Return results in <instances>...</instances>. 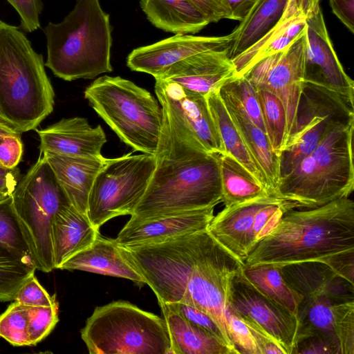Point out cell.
<instances>
[{
	"label": "cell",
	"mask_w": 354,
	"mask_h": 354,
	"mask_svg": "<svg viewBox=\"0 0 354 354\" xmlns=\"http://www.w3.org/2000/svg\"><path fill=\"white\" fill-rule=\"evenodd\" d=\"M218 160L222 202L225 207L270 195L234 158L224 153L218 155Z\"/></svg>",
	"instance_id": "cell-30"
},
{
	"label": "cell",
	"mask_w": 354,
	"mask_h": 354,
	"mask_svg": "<svg viewBox=\"0 0 354 354\" xmlns=\"http://www.w3.org/2000/svg\"><path fill=\"white\" fill-rule=\"evenodd\" d=\"M156 166L154 155L132 152L109 158L91 189L86 215L97 229L113 218L131 216L147 189Z\"/></svg>",
	"instance_id": "cell-11"
},
{
	"label": "cell",
	"mask_w": 354,
	"mask_h": 354,
	"mask_svg": "<svg viewBox=\"0 0 354 354\" xmlns=\"http://www.w3.org/2000/svg\"><path fill=\"white\" fill-rule=\"evenodd\" d=\"M113 28L100 0H77L59 23L48 22L45 66L66 81L93 79L111 73Z\"/></svg>",
	"instance_id": "cell-5"
},
{
	"label": "cell",
	"mask_w": 354,
	"mask_h": 354,
	"mask_svg": "<svg viewBox=\"0 0 354 354\" xmlns=\"http://www.w3.org/2000/svg\"><path fill=\"white\" fill-rule=\"evenodd\" d=\"M230 339L239 353L258 354L252 334L246 323L230 308L227 313Z\"/></svg>",
	"instance_id": "cell-38"
},
{
	"label": "cell",
	"mask_w": 354,
	"mask_h": 354,
	"mask_svg": "<svg viewBox=\"0 0 354 354\" xmlns=\"http://www.w3.org/2000/svg\"><path fill=\"white\" fill-rule=\"evenodd\" d=\"M212 236L207 230L133 248L123 255L162 303L181 302L189 274Z\"/></svg>",
	"instance_id": "cell-10"
},
{
	"label": "cell",
	"mask_w": 354,
	"mask_h": 354,
	"mask_svg": "<svg viewBox=\"0 0 354 354\" xmlns=\"http://www.w3.org/2000/svg\"><path fill=\"white\" fill-rule=\"evenodd\" d=\"M232 35L221 37L176 34L150 45L133 49L127 57L133 71L160 77L174 64L209 50H229Z\"/></svg>",
	"instance_id": "cell-17"
},
{
	"label": "cell",
	"mask_w": 354,
	"mask_h": 354,
	"mask_svg": "<svg viewBox=\"0 0 354 354\" xmlns=\"http://www.w3.org/2000/svg\"><path fill=\"white\" fill-rule=\"evenodd\" d=\"M288 2L289 0H257L230 33V59L242 54L265 37L281 20Z\"/></svg>",
	"instance_id": "cell-27"
},
{
	"label": "cell",
	"mask_w": 354,
	"mask_h": 354,
	"mask_svg": "<svg viewBox=\"0 0 354 354\" xmlns=\"http://www.w3.org/2000/svg\"><path fill=\"white\" fill-rule=\"evenodd\" d=\"M81 337L91 354H171L165 319L126 301L96 307Z\"/></svg>",
	"instance_id": "cell-8"
},
{
	"label": "cell",
	"mask_w": 354,
	"mask_h": 354,
	"mask_svg": "<svg viewBox=\"0 0 354 354\" xmlns=\"http://www.w3.org/2000/svg\"><path fill=\"white\" fill-rule=\"evenodd\" d=\"M243 270L234 279L230 308L242 319L267 332L286 354H293L297 342V316L259 290L245 276Z\"/></svg>",
	"instance_id": "cell-15"
},
{
	"label": "cell",
	"mask_w": 354,
	"mask_h": 354,
	"mask_svg": "<svg viewBox=\"0 0 354 354\" xmlns=\"http://www.w3.org/2000/svg\"><path fill=\"white\" fill-rule=\"evenodd\" d=\"M242 319L246 323L252 334L258 354H286L281 345L263 329L249 321Z\"/></svg>",
	"instance_id": "cell-43"
},
{
	"label": "cell",
	"mask_w": 354,
	"mask_h": 354,
	"mask_svg": "<svg viewBox=\"0 0 354 354\" xmlns=\"http://www.w3.org/2000/svg\"><path fill=\"white\" fill-rule=\"evenodd\" d=\"M155 80L157 98L169 104L203 147L212 153H225L205 96L170 81Z\"/></svg>",
	"instance_id": "cell-19"
},
{
	"label": "cell",
	"mask_w": 354,
	"mask_h": 354,
	"mask_svg": "<svg viewBox=\"0 0 354 354\" xmlns=\"http://www.w3.org/2000/svg\"><path fill=\"white\" fill-rule=\"evenodd\" d=\"M219 92L236 103L250 120L266 133L257 89L246 77L234 75L223 84Z\"/></svg>",
	"instance_id": "cell-35"
},
{
	"label": "cell",
	"mask_w": 354,
	"mask_h": 354,
	"mask_svg": "<svg viewBox=\"0 0 354 354\" xmlns=\"http://www.w3.org/2000/svg\"><path fill=\"white\" fill-rule=\"evenodd\" d=\"M219 90L212 91L205 97L225 153L239 162L270 195L273 196L263 172L252 156L232 120Z\"/></svg>",
	"instance_id": "cell-29"
},
{
	"label": "cell",
	"mask_w": 354,
	"mask_h": 354,
	"mask_svg": "<svg viewBox=\"0 0 354 354\" xmlns=\"http://www.w3.org/2000/svg\"><path fill=\"white\" fill-rule=\"evenodd\" d=\"M140 8L156 28L175 34H195L209 24L189 0H140Z\"/></svg>",
	"instance_id": "cell-28"
},
{
	"label": "cell",
	"mask_w": 354,
	"mask_h": 354,
	"mask_svg": "<svg viewBox=\"0 0 354 354\" xmlns=\"http://www.w3.org/2000/svg\"><path fill=\"white\" fill-rule=\"evenodd\" d=\"M354 122L337 125L279 183L276 196L312 208L349 197L354 189Z\"/></svg>",
	"instance_id": "cell-6"
},
{
	"label": "cell",
	"mask_w": 354,
	"mask_h": 354,
	"mask_svg": "<svg viewBox=\"0 0 354 354\" xmlns=\"http://www.w3.org/2000/svg\"><path fill=\"white\" fill-rule=\"evenodd\" d=\"M33 265L24 261L0 244V301H10L22 284L35 274Z\"/></svg>",
	"instance_id": "cell-34"
},
{
	"label": "cell",
	"mask_w": 354,
	"mask_h": 354,
	"mask_svg": "<svg viewBox=\"0 0 354 354\" xmlns=\"http://www.w3.org/2000/svg\"><path fill=\"white\" fill-rule=\"evenodd\" d=\"M221 97L245 145L263 172L272 195L276 196L281 178L280 157L272 151L266 133L250 120L246 113L231 99Z\"/></svg>",
	"instance_id": "cell-25"
},
{
	"label": "cell",
	"mask_w": 354,
	"mask_h": 354,
	"mask_svg": "<svg viewBox=\"0 0 354 354\" xmlns=\"http://www.w3.org/2000/svg\"><path fill=\"white\" fill-rule=\"evenodd\" d=\"M54 98L42 55L19 27L0 19V120L20 133L35 129Z\"/></svg>",
	"instance_id": "cell-4"
},
{
	"label": "cell",
	"mask_w": 354,
	"mask_h": 354,
	"mask_svg": "<svg viewBox=\"0 0 354 354\" xmlns=\"http://www.w3.org/2000/svg\"><path fill=\"white\" fill-rule=\"evenodd\" d=\"M305 262L324 263L353 283L354 202L349 197L287 211L244 266L281 268Z\"/></svg>",
	"instance_id": "cell-2"
},
{
	"label": "cell",
	"mask_w": 354,
	"mask_h": 354,
	"mask_svg": "<svg viewBox=\"0 0 354 354\" xmlns=\"http://www.w3.org/2000/svg\"><path fill=\"white\" fill-rule=\"evenodd\" d=\"M84 95L122 142L134 151L156 153L163 121L158 98L129 80L108 75L94 80Z\"/></svg>",
	"instance_id": "cell-7"
},
{
	"label": "cell",
	"mask_w": 354,
	"mask_h": 354,
	"mask_svg": "<svg viewBox=\"0 0 354 354\" xmlns=\"http://www.w3.org/2000/svg\"><path fill=\"white\" fill-rule=\"evenodd\" d=\"M234 75L235 68L228 50H209L174 64L157 78L206 96L219 90Z\"/></svg>",
	"instance_id": "cell-20"
},
{
	"label": "cell",
	"mask_w": 354,
	"mask_h": 354,
	"mask_svg": "<svg viewBox=\"0 0 354 354\" xmlns=\"http://www.w3.org/2000/svg\"><path fill=\"white\" fill-rule=\"evenodd\" d=\"M19 169L16 167L15 169H7L2 166H0V177L7 178L14 176H19Z\"/></svg>",
	"instance_id": "cell-49"
},
{
	"label": "cell",
	"mask_w": 354,
	"mask_h": 354,
	"mask_svg": "<svg viewBox=\"0 0 354 354\" xmlns=\"http://www.w3.org/2000/svg\"><path fill=\"white\" fill-rule=\"evenodd\" d=\"M59 269L86 271L129 279L138 286L145 284L142 277L123 255L115 240L100 234L91 245L68 258Z\"/></svg>",
	"instance_id": "cell-23"
},
{
	"label": "cell",
	"mask_w": 354,
	"mask_h": 354,
	"mask_svg": "<svg viewBox=\"0 0 354 354\" xmlns=\"http://www.w3.org/2000/svg\"><path fill=\"white\" fill-rule=\"evenodd\" d=\"M19 176L0 177V201L11 196L18 183Z\"/></svg>",
	"instance_id": "cell-47"
},
{
	"label": "cell",
	"mask_w": 354,
	"mask_h": 354,
	"mask_svg": "<svg viewBox=\"0 0 354 354\" xmlns=\"http://www.w3.org/2000/svg\"><path fill=\"white\" fill-rule=\"evenodd\" d=\"M40 153L53 152L71 156H101L106 142V134L100 125L93 127L86 118H63L41 130Z\"/></svg>",
	"instance_id": "cell-21"
},
{
	"label": "cell",
	"mask_w": 354,
	"mask_h": 354,
	"mask_svg": "<svg viewBox=\"0 0 354 354\" xmlns=\"http://www.w3.org/2000/svg\"><path fill=\"white\" fill-rule=\"evenodd\" d=\"M207 19L209 23L226 19L221 0H189Z\"/></svg>",
	"instance_id": "cell-45"
},
{
	"label": "cell",
	"mask_w": 354,
	"mask_h": 354,
	"mask_svg": "<svg viewBox=\"0 0 354 354\" xmlns=\"http://www.w3.org/2000/svg\"><path fill=\"white\" fill-rule=\"evenodd\" d=\"M295 203L266 195L225 207L214 216L207 230L243 262L259 243L277 226Z\"/></svg>",
	"instance_id": "cell-13"
},
{
	"label": "cell",
	"mask_w": 354,
	"mask_h": 354,
	"mask_svg": "<svg viewBox=\"0 0 354 354\" xmlns=\"http://www.w3.org/2000/svg\"><path fill=\"white\" fill-rule=\"evenodd\" d=\"M214 207L209 206L142 220L130 218L115 240L121 247L133 248L206 230L214 216Z\"/></svg>",
	"instance_id": "cell-18"
},
{
	"label": "cell",
	"mask_w": 354,
	"mask_h": 354,
	"mask_svg": "<svg viewBox=\"0 0 354 354\" xmlns=\"http://www.w3.org/2000/svg\"><path fill=\"white\" fill-rule=\"evenodd\" d=\"M305 32L284 50L258 62L245 75L257 88L274 94L286 115V143L293 129L305 83Z\"/></svg>",
	"instance_id": "cell-14"
},
{
	"label": "cell",
	"mask_w": 354,
	"mask_h": 354,
	"mask_svg": "<svg viewBox=\"0 0 354 354\" xmlns=\"http://www.w3.org/2000/svg\"><path fill=\"white\" fill-rule=\"evenodd\" d=\"M255 88L261 105L266 133L272 151L280 157L286 142V115L284 106L272 93L263 88Z\"/></svg>",
	"instance_id": "cell-32"
},
{
	"label": "cell",
	"mask_w": 354,
	"mask_h": 354,
	"mask_svg": "<svg viewBox=\"0 0 354 354\" xmlns=\"http://www.w3.org/2000/svg\"><path fill=\"white\" fill-rule=\"evenodd\" d=\"M14 301L28 306H50L57 303L55 295L50 296L48 294L35 274L19 288Z\"/></svg>",
	"instance_id": "cell-39"
},
{
	"label": "cell",
	"mask_w": 354,
	"mask_h": 354,
	"mask_svg": "<svg viewBox=\"0 0 354 354\" xmlns=\"http://www.w3.org/2000/svg\"><path fill=\"white\" fill-rule=\"evenodd\" d=\"M158 304L169 333L171 354H232L221 339L188 321L165 304Z\"/></svg>",
	"instance_id": "cell-26"
},
{
	"label": "cell",
	"mask_w": 354,
	"mask_h": 354,
	"mask_svg": "<svg viewBox=\"0 0 354 354\" xmlns=\"http://www.w3.org/2000/svg\"><path fill=\"white\" fill-rule=\"evenodd\" d=\"M0 244L26 263L34 266L11 196L0 201Z\"/></svg>",
	"instance_id": "cell-33"
},
{
	"label": "cell",
	"mask_w": 354,
	"mask_h": 354,
	"mask_svg": "<svg viewBox=\"0 0 354 354\" xmlns=\"http://www.w3.org/2000/svg\"><path fill=\"white\" fill-rule=\"evenodd\" d=\"M29 306L16 301L0 315V337L16 346H30Z\"/></svg>",
	"instance_id": "cell-36"
},
{
	"label": "cell",
	"mask_w": 354,
	"mask_h": 354,
	"mask_svg": "<svg viewBox=\"0 0 354 354\" xmlns=\"http://www.w3.org/2000/svg\"><path fill=\"white\" fill-rule=\"evenodd\" d=\"M257 0H221L226 19L242 21Z\"/></svg>",
	"instance_id": "cell-46"
},
{
	"label": "cell",
	"mask_w": 354,
	"mask_h": 354,
	"mask_svg": "<svg viewBox=\"0 0 354 354\" xmlns=\"http://www.w3.org/2000/svg\"><path fill=\"white\" fill-rule=\"evenodd\" d=\"M23 144L21 136H6L0 138V165L15 169L21 160Z\"/></svg>",
	"instance_id": "cell-42"
},
{
	"label": "cell",
	"mask_w": 354,
	"mask_h": 354,
	"mask_svg": "<svg viewBox=\"0 0 354 354\" xmlns=\"http://www.w3.org/2000/svg\"><path fill=\"white\" fill-rule=\"evenodd\" d=\"M280 270L301 296L297 346L308 342L328 354H354L353 283L319 262L290 264Z\"/></svg>",
	"instance_id": "cell-3"
},
{
	"label": "cell",
	"mask_w": 354,
	"mask_h": 354,
	"mask_svg": "<svg viewBox=\"0 0 354 354\" xmlns=\"http://www.w3.org/2000/svg\"><path fill=\"white\" fill-rule=\"evenodd\" d=\"M99 234V230L92 225L87 215L71 203L62 207L55 214L51 227L55 269L91 245Z\"/></svg>",
	"instance_id": "cell-24"
},
{
	"label": "cell",
	"mask_w": 354,
	"mask_h": 354,
	"mask_svg": "<svg viewBox=\"0 0 354 354\" xmlns=\"http://www.w3.org/2000/svg\"><path fill=\"white\" fill-rule=\"evenodd\" d=\"M0 166H1V165H0Z\"/></svg>",
	"instance_id": "cell-50"
},
{
	"label": "cell",
	"mask_w": 354,
	"mask_h": 354,
	"mask_svg": "<svg viewBox=\"0 0 354 354\" xmlns=\"http://www.w3.org/2000/svg\"><path fill=\"white\" fill-rule=\"evenodd\" d=\"M304 77L354 100V82L346 73L329 37L320 6L306 19Z\"/></svg>",
	"instance_id": "cell-16"
},
{
	"label": "cell",
	"mask_w": 354,
	"mask_h": 354,
	"mask_svg": "<svg viewBox=\"0 0 354 354\" xmlns=\"http://www.w3.org/2000/svg\"><path fill=\"white\" fill-rule=\"evenodd\" d=\"M243 272L263 295L297 316L301 296L286 283L280 268L270 266L244 267Z\"/></svg>",
	"instance_id": "cell-31"
},
{
	"label": "cell",
	"mask_w": 354,
	"mask_h": 354,
	"mask_svg": "<svg viewBox=\"0 0 354 354\" xmlns=\"http://www.w3.org/2000/svg\"><path fill=\"white\" fill-rule=\"evenodd\" d=\"M158 100L163 121L156 166L131 219L216 207L222 202L219 154L208 152L169 104Z\"/></svg>",
	"instance_id": "cell-1"
},
{
	"label": "cell",
	"mask_w": 354,
	"mask_h": 354,
	"mask_svg": "<svg viewBox=\"0 0 354 354\" xmlns=\"http://www.w3.org/2000/svg\"><path fill=\"white\" fill-rule=\"evenodd\" d=\"M58 318L57 302L50 306H29L30 346L36 345L53 330Z\"/></svg>",
	"instance_id": "cell-37"
},
{
	"label": "cell",
	"mask_w": 354,
	"mask_h": 354,
	"mask_svg": "<svg viewBox=\"0 0 354 354\" xmlns=\"http://www.w3.org/2000/svg\"><path fill=\"white\" fill-rule=\"evenodd\" d=\"M42 153L71 204L86 215L94 180L109 158L103 156H71L49 151Z\"/></svg>",
	"instance_id": "cell-22"
},
{
	"label": "cell",
	"mask_w": 354,
	"mask_h": 354,
	"mask_svg": "<svg viewBox=\"0 0 354 354\" xmlns=\"http://www.w3.org/2000/svg\"><path fill=\"white\" fill-rule=\"evenodd\" d=\"M164 304H165L168 308L177 312L188 321L205 328L225 342L218 326L212 317L205 312L184 303L176 302Z\"/></svg>",
	"instance_id": "cell-41"
},
{
	"label": "cell",
	"mask_w": 354,
	"mask_h": 354,
	"mask_svg": "<svg viewBox=\"0 0 354 354\" xmlns=\"http://www.w3.org/2000/svg\"><path fill=\"white\" fill-rule=\"evenodd\" d=\"M21 133L0 120V138L6 136H20Z\"/></svg>",
	"instance_id": "cell-48"
},
{
	"label": "cell",
	"mask_w": 354,
	"mask_h": 354,
	"mask_svg": "<svg viewBox=\"0 0 354 354\" xmlns=\"http://www.w3.org/2000/svg\"><path fill=\"white\" fill-rule=\"evenodd\" d=\"M351 122H354V100L319 83L306 81L295 127L280 156L281 178L309 155L328 131Z\"/></svg>",
	"instance_id": "cell-12"
},
{
	"label": "cell",
	"mask_w": 354,
	"mask_h": 354,
	"mask_svg": "<svg viewBox=\"0 0 354 354\" xmlns=\"http://www.w3.org/2000/svg\"><path fill=\"white\" fill-rule=\"evenodd\" d=\"M11 197L34 266L51 272L55 269L52 223L57 211L71 203L42 153L17 183Z\"/></svg>",
	"instance_id": "cell-9"
},
{
	"label": "cell",
	"mask_w": 354,
	"mask_h": 354,
	"mask_svg": "<svg viewBox=\"0 0 354 354\" xmlns=\"http://www.w3.org/2000/svg\"><path fill=\"white\" fill-rule=\"evenodd\" d=\"M333 12L351 31L354 32V0H329Z\"/></svg>",
	"instance_id": "cell-44"
},
{
	"label": "cell",
	"mask_w": 354,
	"mask_h": 354,
	"mask_svg": "<svg viewBox=\"0 0 354 354\" xmlns=\"http://www.w3.org/2000/svg\"><path fill=\"white\" fill-rule=\"evenodd\" d=\"M17 12L21 28L27 32H32L41 27L39 16L43 10L41 0H6Z\"/></svg>",
	"instance_id": "cell-40"
}]
</instances>
